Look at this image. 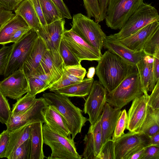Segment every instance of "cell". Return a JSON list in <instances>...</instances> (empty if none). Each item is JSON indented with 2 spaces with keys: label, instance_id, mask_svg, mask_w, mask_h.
<instances>
[{
  "label": "cell",
  "instance_id": "cell-20",
  "mask_svg": "<svg viewBox=\"0 0 159 159\" xmlns=\"http://www.w3.org/2000/svg\"><path fill=\"white\" fill-rule=\"evenodd\" d=\"M48 50L43 39L38 36L23 67L22 69L26 77L39 67L44 54Z\"/></svg>",
  "mask_w": 159,
  "mask_h": 159
},
{
  "label": "cell",
  "instance_id": "cell-24",
  "mask_svg": "<svg viewBox=\"0 0 159 159\" xmlns=\"http://www.w3.org/2000/svg\"><path fill=\"white\" fill-rule=\"evenodd\" d=\"M15 14L20 16L28 26L36 32L41 25L30 0H24L14 10Z\"/></svg>",
  "mask_w": 159,
  "mask_h": 159
},
{
  "label": "cell",
  "instance_id": "cell-26",
  "mask_svg": "<svg viewBox=\"0 0 159 159\" xmlns=\"http://www.w3.org/2000/svg\"><path fill=\"white\" fill-rule=\"evenodd\" d=\"M31 124L26 125L10 132V138L5 157L8 159L19 146L30 138Z\"/></svg>",
  "mask_w": 159,
  "mask_h": 159
},
{
  "label": "cell",
  "instance_id": "cell-16",
  "mask_svg": "<svg viewBox=\"0 0 159 159\" xmlns=\"http://www.w3.org/2000/svg\"><path fill=\"white\" fill-rule=\"evenodd\" d=\"M101 116L93 125H90L84 138V148L83 158L97 159L102 146L101 127Z\"/></svg>",
  "mask_w": 159,
  "mask_h": 159
},
{
  "label": "cell",
  "instance_id": "cell-40",
  "mask_svg": "<svg viewBox=\"0 0 159 159\" xmlns=\"http://www.w3.org/2000/svg\"><path fill=\"white\" fill-rule=\"evenodd\" d=\"M97 159H115L114 141L109 139L102 145Z\"/></svg>",
  "mask_w": 159,
  "mask_h": 159
},
{
  "label": "cell",
  "instance_id": "cell-37",
  "mask_svg": "<svg viewBox=\"0 0 159 159\" xmlns=\"http://www.w3.org/2000/svg\"><path fill=\"white\" fill-rule=\"evenodd\" d=\"M31 144L30 138L19 146L8 159H30Z\"/></svg>",
  "mask_w": 159,
  "mask_h": 159
},
{
  "label": "cell",
  "instance_id": "cell-12",
  "mask_svg": "<svg viewBox=\"0 0 159 159\" xmlns=\"http://www.w3.org/2000/svg\"><path fill=\"white\" fill-rule=\"evenodd\" d=\"M107 93L99 81H94L84 108V113L89 116L88 120L90 125H94L101 116L107 102Z\"/></svg>",
  "mask_w": 159,
  "mask_h": 159
},
{
  "label": "cell",
  "instance_id": "cell-54",
  "mask_svg": "<svg viewBox=\"0 0 159 159\" xmlns=\"http://www.w3.org/2000/svg\"><path fill=\"white\" fill-rule=\"evenodd\" d=\"M149 137L150 145L159 146V131Z\"/></svg>",
  "mask_w": 159,
  "mask_h": 159
},
{
  "label": "cell",
  "instance_id": "cell-44",
  "mask_svg": "<svg viewBox=\"0 0 159 159\" xmlns=\"http://www.w3.org/2000/svg\"><path fill=\"white\" fill-rule=\"evenodd\" d=\"M37 15L39 20L44 32L47 31V24L46 22L41 8L39 0H30Z\"/></svg>",
  "mask_w": 159,
  "mask_h": 159
},
{
  "label": "cell",
  "instance_id": "cell-17",
  "mask_svg": "<svg viewBox=\"0 0 159 159\" xmlns=\"http://www.w3.org/2000/svg\"><path fill=\"white\" fill-rule=\"evenodd\" d=\"M103 47L126 61L134 66L145 55L142 51L131 50L122 44L112 34L107 36Z\"/></svg>",
  "mask_w": 159,
  "mask_h": 159
},
{
  "label": "cell",
  "instance_id": "cell-19",
  "mask_svg": "<svg viewBox=\"0 0 159 159\" xmlns=\"http://www.w3.org/2000/svg\"><path fill=\"white\" fill-rule=\"evenodd\" d=\"M122 111L115 108L106 102L101 115V127L102 145L111 139Z\"/></svg>",
  "mask_w": 159,
  "mask_h": 159
},
{
  "label": "cell",
  "instance_id": "cell-51",
  "mask_svg": "<svg viewBox=\"0 0 159 159\" xmlns=\"http://www.w3.org/2000/svg\"><path fill=\"white\" fill-rule=\"evenodd\" d=\"M31 28L29 27L19 29L16 31L11 37L10 43H15L19 40L27 33Z\"/></svg>",
  "mask_w": 159,
  "mask_h": 159
},
{
  "label": "cell",
  "instance_id": "cell-42",
  "mask_svg": "<svg viewBox=\"0 0 159 159\" xmlns=\"http://www.w3.org/2000/svg\"><path fill=\"white\" fill-rule=\"evenodd\" d=\"M153 57L154 60L148 89V91L149 92L152 91L157 83L159 81V56Z\"/></svg>",
  "mask_w": 159,
  "mask_h": 159
},
{
  "label": "cell",
  "instance_id": "cell-5",
  "mask_svg": "<svg viewBox=\"0 0 159 159\" xmlns=\"http://www.w3.org/2000/svg\"><path fill=\"white\" fill-rule=\"evenodd\" d=\"M72 18L71 29L92 47L101 51L107 36L99 23L81 13L74 15Z\"/></svg>",
  "mask_w": 159,
  "mask_h": 159
},
{
  "label": "cell",
  "instance_id": "cell-18",
  "mask_svg": "<svg viewBox=\"0 0 159 159\" xmlns=\"http://www.w3.org/2000/svg\"><path fill=\"white\" fill-rule=\"evenodd\" d=\"M159 29V21L152 23L135 33L122 39L119 40L125 46L134 51H142L146 41Z\"/></svg>",
  "mask_w": 159,
  "mask_h": 159
},
{
  "label": "cell",
  "instance_id": "cell-8",
  "mask_svg": "<svg viewBox=\"0 0 159 159\" xmlns=\"http://www.w3.org/2000/svg\"><path fill=\"white\" fill-rule=\"evenodd\" d=\"M38 36L36 31L31 29L19 40L14 43L4 75L5 78L14 72L23 70L24 64L29 56Z\"/></svg>",
  "mask_w": 159,
  "mask_h": 159
},
{
  "label": "cell",
  "instance_id": "cell-47",
  "mask_svg": "<svg viewBox=\"0 0 159 159\" xmlns=\"http://www.w3.org/2000/svg\"><path fill=\"white\" fill-rule=\"evenodd\" d=\"M141 159H159V146L150 145L146 147Z\"/></svg>",
  "mask_w": 159,
  "mask_h": 159
},
{
  "label": "cell",
  "instance_id": "cell-36",
  "mask_svg": "<svg viewBox=\"0 0 159 159\" xmlns=\"http://www.w3.org/2000/svg\"><path fill=\"white\" fill-rule=\"evenodd\" d=\"M83 2L87 16L93 17L95 22H100V10L98 0H83Z\"/></svg>",
  "mask_w": 159,
  "mask_h": 159
},
{
  "label": "cell",
  "instance_id": "cell-7",
  "mask_svg": "<svg viewBox=\"0 0 159 159\" xmlns=\"http://www.w3.org/2000/svg\"><path fill=\"white\" fill-rule=\"evenodd\" d=\"M144 0H109L105 18L108 27L120 30Z\"/></svg>",
  "mask_w": 159,
  "mask_h": 159
},
{
  "label": "cell",
  "instance_id": "cell-45",
  "mask_svg": "<svg viewBox=\"0 0 159 159\" xmlns=\"http://www.w3.org/2000/svg\"><path fill=\"white\" fill-rule=\"evenodd\" d=\"M10 138V132L7 129L0 134V158L5 157Z\"/></svg>",
  "mask_w": 159,
  "mask_h": 159
},
{
  "label": "cell",
  "instance_id": "cell-13",
  "mask_svg": "<svg viewBox=\"0 0 159 159\" xmlns=\"http://www.w3.org/2000/svg\"><path fill=\"white\" fill-rule=\"evenodd\" d=\"M48 106L43 97L37 98L33 105L26 111L19 115L11 116L6 125L7 130L10 132L26 125L37 122L44 123L43 112Z\"/></svg>",
  "mask_w": 159,
  "mask_h": 159
},
{
  "label": "cell",
  "instance_id": "cell-2",
  "mask_svg": "<svg viewBox=\"0 0 159 159\" xmlns=\"http://www.w3.org/2000/svg\"><path fill=\"white\" fill-rule=\"evenodd\" d=\"M43 97L48 105L54 107L61 115L74 140L77 134L81 132L82 127L88 120L83 115V111L65 95L55 92L45 93Z\"/></svg>",
  "mask_w": 159,
  "mask_h": 159
},
{
  "label": "cell",
  "instance_id": "cell-39",
  "mask_svg": "<svg viewBox=\"0 0 159 159\" xmlns=\"http://www.w3.org/2000/svg\"><path fill=\"white\" fill-rule=\"evenodd\" d=\"M11 111L6 97L0 90V122L6 125L9 121Z\"/></svg>",
  "mask_w": 159,
  "mask_h": 159
},
{
  "label": "cell",
  "instance_id": "cell-33",
  "mask_svg": "<svg viewBox=\"0 0 159 159\" xmlns=\"http://www.w3.org/2000/svg\"><path fill=\"white\" fill-rule=\"evenodd\" d=\"M27 79L29 85L27 93L30 95L36 96L49 89L51 84L34 75H30Z\"/></svg>",
  "mask_w": 159,
  "mask_h": 159
},
{
  "label": "cell",
  "instance_id": "cell-21",
  "mask_svg": "<svg viewBox=\"0 0 159 159\" xmlns=\"http://www.w3.org/2000/svg\"><path fill=\"white\" fill-rule=\"evenodd\" d=\"M43 116L44 123L52 129L63 135L70 137V133L65 120L54 107L48 105L43 111Z\"/></svg>",
  "mask_w": 159,
  "mask_h": 159
},
{
  "label": "cell",
  "instance_id": "cell-28",
  "mask_svg": "<svg viewBox=\"0 0 159 159\" xmlns=\"http://www.w3.org/2000/svg\"><path fill=\"white\" fill-rule=\"evenodd\" d=\"M159 131V109L147 105L145 118L137 133L150 136Z\"/></svg>",
  "mask_w": 159,
  "mask_h": 159
},
{
  "label": "cell",
  "instance_id": "cell-27",
  "mask_svg": "<svg viewBox=\"0 0 159 159\" xmlns=\"http://www.w3.org/2000/svg\"><path fill=\"white\" fill-rule=\"evenodd\" d=\"M154 60V57L145 55L136 65L144 93H148Z\"/></svg>",
  "mask_w": 159,
  "mask_h": 159
},
{
  "label": "cell",
  "instance_id": "cell-49",
  "mask_svg": "<svg viewBox=\"0 0 159 159\" xmlns=\"http://www.w3.org/2000/svg\"><path fill=\"white\" fill-rule=\"evenodd\" d=\"M24 0H0V7L9 11L15 10Z\"/></svg>",
  "mask_w": 159,
  "mask_h": 159
},
{
  "label": "cell",
  "instance_id": "cell-14",
  "mask_svg": "<svg viewBox=\"0 0 159 159\" xmlns=\"http://www.w3.org/2000/svg\"><path fill=\"white\" fill-rule=\"evenodd\" d=\"M29 90L28 81L23 70L13 72L0 81V90L6 97L17 100Z\"/></svg>",
  "mask_w": 159,
  "mask_h": 159
},
{
  "label": "cell",
  "instance_id": "cell-48",
  "mask_svg": "<svg viewBox=\"0 0 159 159\" xmlns=\"http://www.w3.org/2000/svg\"><path fill=\"white\" fill-rule=\"evenodd\" d=\"M51 0L61 14L63 18H66L69 19L72 18L70 11L63 0Z\"/></svg>",
  "mask_w": 159,
  "mask_h": 159
},
{
  "label": "cell",
  "instance_id": "cell-30",
  "mask_svg": "<svg viewBox=\"0 0 159 159\" xmlns=\"http://www.w3.org/2000/svg\"><path fill=\"white\" fill-rule=\"evenodd\" d=\"M47 24L63 18L62 15L51 0H39Z\"/></svg>",
  "mask_w": 159,
  "mask_h": 159
},
{
  "label": "cell",
  "instance_id": "cell-43",
  "mask_svg": "<svg viewBox=\"0 0 159 159\" xmlns=\"http://www.w3.org/2000/svg\"><path fill=\"white\" fill-rule=\"evenodd\" d=\"M148 105L154 109H159V81L155 85L149 96Z\"/></svg>",
  "mask_w": 159,
  "mask_h": 159
},
{
  "label": "cell",
  "instance_id": "cell-23",
  "mask_svg": "<svg viewBox=\"0 0 159 159\" xmlns=\"http://www.w3.org/2000/svg\"><path fill=\"white\" fill-rule=\"evenodd\" d=\"M28 27L22 17L15 14L10 20L0 26V44L5 45L10 43V39L16 31Z\"/></svg>",
  "mask_w": 159,
  "mask_h": 159
},
{
  "label": "cell",
  "instance_id": "cell-3",
  "mask_svg": "<svg viewBox=\"0 0 159 159\" xmlns=\"http://www.w3.org/2000/svg\"><path fill=\"white\" fill-rule=\"evenodd\" d=\"M144 93L136 68L112 91L107 93V102L113 107L121 109Z\"/></svg>",
  "mask_w": 159,
  "mask_h": 159
},
{
  "label": "cell",
  "instance_id": "cell-55",
  "mask_svg": "<svg viewBox=\"0 0 159 159\" xmlns=\"http://www.w3.org/2000/svg\"><path fill=\"white\" fill-rule=\"evenodd\" d=\"M95 73V68L93 67H90L87 73V78L90 79L93 78Z\"/></svg>",
  "mask_w": 159,
  "mask_h": 159
},
{
  "label": "cell",
  "instance_id": "cell-31",
  "mask_svg": "<svg viewBox=\"0 0 159 159\" xmlns=\"http://www.w3.org/2000/svg\"><path fill=\"white\" fill-rule=\"evenodd\" d=\"M63 73L68 79L75 84L81 82L87 73L86 70L81 64L64 66Z\"/></svg>",
  "mask_w": 159,
  "mask_h": 159
},
{
  "label": "cell",
  "instance_id": "cell-25",
  "mask_svg": "<svg viewBox=\"0 0 159 159\" xmlns=\"http://www.w3.org/2000/svg\"><path fill=\"white\" fill-rule=\"evenodd\" d=\"M94 81L93 78H85L81 82L75 84L53 91L68 97L83 98L88 95Z\"/></svg>",
  "mask_w": 159,
  "mask_h": 159
},
{
  "label": "cell",
  "instance_id": "cell-15",
  "mask_svg": "<svg viewBox=\"0 0 159 159\" xmlns=\"http://www.w3.org/2000/svg\"><path fill=\"white\" fill-rule=\"evenodd\" d=\"M149 96L144 93L133 100L127 113L126 128L129 132H137L139 129L146 116Z\"/></svg>",
  "mask_w": 159,
  "mask_h": 159
},
{
  "label": "cell",
  "instance_id": "cell-41",
  "mask_svg": "<svg viewBox=\"0 0 159 159\" xmlns=\"http://www.w3.org/2000/svg\"><path fill=\"white\" fill-rule=\"evenodd\" d=\"M12 48L3 45L0 49V75H4Z\"/></svg>",
  "mask_w": 159,
  "mask_h": 159
},
{
  "label": "cell",
  "instance_id": "cell-1",
  "mask_svg": "<svg viewBox=\"0 0 159 159\" xmlns=\"http://www.w3.org/2000/svg\"><path fill=\"white\" fill-rule=\"evenodd\" d=\"M98 61L95 73L107 93L112 91L136 68L108 50Z\"/></svg>",
  "mask_w": 159,
  "mask_h": 159
},
{
  "label": "cell",
  "instance_id": "cell-38",
  "mask_svg": "<svg viewBox=\"0 0 159 159\" xmlns=\"http://www.w3.org/2000/svg\"><path fill=\"white\" fill-rule=\"evenodd\" d=\"M127 125V115L126 110L122 111L112 135V140L115 141L124 134Z\"/></svg>",
  "mask_w": 159,
  "mask_h": 159
},
{
  "label": "cell",
  "instance_id": "cell-22",
  "mask_svg": "<svg viewBox=\"0 0 159 159\" xmlns=\"http://www.w3.org/2000/svg\"><path fill=\"white\" fill-rule=\"evenodd\" d=\"M43 124L39 121L31 124L30 159H43L45 157L43 149Z\"/></svg>",
  "mask_w": 159,
  "mask_h": 159
},
{
  "label": "cell",
  "instance_id": "cell-32",
  "mask_svg": "<svg viewBox=\"0 0 159 159\" xmlns=\"http://www.w3.org/2000/svg\"><path fill=\"white\" fill-rule=\"evenodd\" d=\"M37 99L36 96H31L27 93L13 105L11 116H16L26 111L33 105Z\"/></svg>",
  "mask_w": 159,
  "mask_h": 159
},
{
  "label": "cell",
  "instance_id": "cell-29",
  "mask_svg": "<svg viewBox=\"0 0 159 159\" xmlns=\"http://www.w3.org/2000/svg\"><path fill=\"white\" fill-rule=\"evenodd\" d=\"M40 64L50 78L52 84L59 79L62 75L64 67L60 66L54 61L48 50Z\"/></svg>",
  "mask_w": 159,
  "mask_h": 159
},
{
  "label": "cell",
  "instance_id": "cell-50",
  "mask_svg": "<svg viewBox=\"0 0 159 159\" xmlns=\"http://www.w3.org/2000/svg\"><path fill=\"white\" fill-rule=\"evenodd\" d=\"M15 15L12 11L0 7V26L10 20Z\"/></svg>",
  "mask_w": 159,
  "mask_h": 159
},
{
  "label": "cell",
  "instance_id": "cell-52",
  "mask_svg": "<svg viewBox=\"0 0 159 159\" xmlns=\"http://www.w3.org/2000/svg\"><path fill=\"white\" fill-rule=\"evenodd\" d=\"M109 0H98L100 10V22L105 19Z\"/></svg>",
  "mask_w": 159,
  "mask_h": 159
},
{
  "label": "cell",
  "instance_id": "cell-6",
  "mask_svg": "<svg viewBox=\"0 0 159 159\" xmlns=\"http://www.w3.org/2000/svg\"><path fill=\"white\" fill-rule=\"evenodd\" d=\"M159 21L157 10L151 4L143 2L128 19L118 33L112 34L122 39L152 23Z\"/></svg>",
  "mask_w": 159,
  "mask_h": 159
},
{
  "label": "cell",
  "instance_id": "cell-11",
  "mask_svg": "<svg viewBox=\"0 0 159 159\" xmlns=\"http://www.w3.org/2000/svg\"><path fill=\"white\" fill-rule=\"evenodd\" d=\"M65 21L62 18L47 25V31L44 33L40 26L36 32L45 43L51 56L60 66H64L63 60L59 52V47L64 30Z\"/></svg>",
  "mask_w": 159,
  "mask_h": 159
},
{
  "label": "cell",
  "instance_id": "cell-9",
  "mask_svg": "<svg viewBox=\"0 0 159 159\" xmlns=\"http://www.w3.org/2000/svg\"><path fill=\"white\" fill-rule=\"evenodd\" d=\"M61 40L81 63L82 60H99L102 54L71 29L65 30Z\"/></svg>",
  "mask_w": 159,
  "mask_h": 159
},
{
  "label": "cell",
  "instance_id": "cell-35",
  "mask_svg": "<svg viewBox=\"0 0 159 159\" xmlns=\"http://www.w3.org/2000/svg\"><path fill=\"white\" fill-rule=\"evenodd\" d=\"M59 52L63 60L64 66L81 64L61 40L60 45Z\"/></svg>",
  "mask_w": 159,
  "mask_h": 159
},
{
  "label": "cell",
  "instance_id": "cell-46",
  "mask_svg": "<svg viewBox=\"0 0 159 159\" xmlns=\"http://www.w3.org/2000/svg\"><path fill=\"white\" fill-rule=\"evenodd\" d=\"M74 84H75L69 80L65 74L63 73L60 78L57 81L52 84L49 89L50 91L53 92L55 90Z\"/></svg>",
  "mask_w": 159,
  "mask_h": 159
},
{
  "label": "cell",
  "instance_id": "cell-34",
  "mask_svg": "<svg viewBox=\"0 0 159 159\" xmlns=\"http://www.w3.org/2000/svg\"><path fill=\"white\" fill-rule=\"evenodd\" d=\"M142 51L146 55L159 56V29L146 41Z\"/></svg>",
  "mask_w": 159,
  "mask_h": 159
},
{
  "label": "cell",
  "instance_id": "cell-10",
  "mask_svg": "<svg viewBox=\"0 0 159 159\" xmlns=\"http://www.w3.org/2000/svg\"><path fill=\"white\" fill-rule=\"evenodd\" d=\"M114 143L115 159H128L136 151L150 145L149 136L130 132L117 139Z\"/></svg>",
  "mask_w": 159,
  "mask_h": 159
},
{
  "label": "cell",
  "instance_id": "cell-4",
  "mask_svg": "<svg viewBox=\"0 0 159 159\" xmlns=\"http://www.w3.org/2000/svg\"><path fill=\"white\" fill-rule=\"evenodd\" d=\"M43 143L49 146L52 153L48 159H80L74 140L52 129L46 123L42 125Z\"/></svg>",
  "mask_w": 159,
  "mask_h": 159
},
{
  "label": "cell",
  "instance_id": "cell-53",
  "mask_svg": "<svg viewBox=\"0 0 159 159\" xmlns=\"http://www.w3.org/2000/svg\"><path fill=\"white\" fill-rule=\"evenodd\" d=\"M145 148L141 149L133 153L128 158V159H141L143 157Z\"/></svg>",
  "mask_w": 159,
  "mask_h": 159
}]
</instances>
